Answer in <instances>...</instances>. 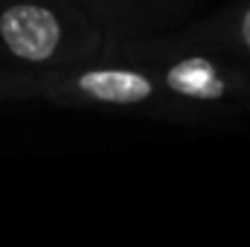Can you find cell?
I'll return each instance as SVG.
<instances>
[{"instance_id": "6da1fadb", "label": "cell", "mask_w": 250, "mask_h": 247, "mask_svg": "<svg viewBox=\"0 0 250 247\" xmlns=\"http://www.w3.org/2000/svg\"><path fill=\"white\" fill-rule=\"evenodd\" d=\"M105 56H125L148 64L163 87L189 105L201 123L250 114V56L184 38L181 32H157L108 44Z\"/></svg>"}, {"instance_id": "7a4b0ae2", "label": "cell", "mask_w": 250, "mask_h": 247, "mask_svg": "<svg viewBox=\"0 0 250 247\" xmlns=\"http://www.w3.org/2000/svg\"><path fill=\"white\" fill-rule=\"evenodd\" d=\"M108 32L76 0H0V64L56 73L105 59Z\"/></svg>"}, {"instance_id": "3957f363", "label": "cell", "mask_w": 250, "mask_h": 247, "mask_svg": "<svg viewBox=\"0 0 250 247\" xmlns=\"http://www.w3.org/2000/svg\"><path fill=\"white\" fill-rule=\"evenodd\" d=\"M41 99L59 108L108 111L148 120L198 125L201 117L175 99L148 64L125 56H105L56 73H41Z\"/></svg>"}, {"instance_id": "277c9868", "label": "cell", "mask_w": 250, "mask_h": 247, "mask_svg": "<svg viewBox=\"0 0 250 247\" xmlns=\"http://www.w3.org/2000/svg\"><path fill=\"white\" fill-rule=\"evenodd\" d=\"M114 41L169 32L195 0H76Z\"/></svg>"}, {"instance_id": "5b68a950", "label": "cell", "mask_w": 250, "mask_h": 247, "mask_svg": "<svg viewBox=\"0 0 250 247\" xmlns=\"http://www.w3.org/2000/svg\"><path fill=\"white\" fill-rule=\"evenodd\" d=\"M184 38L192 41H204V44H218V47H230L250 56V0H233L224 9L189 23L184 29H175Z\"/></svg>"}, {"instance_id": "8992f818", "label": "cell", "mask_w": 250, "mask_h": 247, "mask_svg": "<svg viewBox=\"0 0 250 247\" xmlns=\"http://www.w3.org/2000/svg\"><path fill=\"white\" fill-rule=\"evenodd\" d=\"M29 99H41V76L0 64V105L29 102Z\"/></svg>"}]
</instances>
